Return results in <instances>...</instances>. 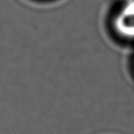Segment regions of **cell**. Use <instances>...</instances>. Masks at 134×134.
Instances as JSON below:
<instances>
[{"instance_id":"obj_1","label":"cell","mask_w":134,"mask_h":134,"mask_svg":"<svg viewBox=\"0 0 134 134\" xmlns=\"http://www.w3.org/2000/svg\"><path fill=\"white\" fill-rule=\"evenodd\" d=\"M114 26L119 34L134 39V0H126L116 15Z\"/></svg>"}]
</instances>
